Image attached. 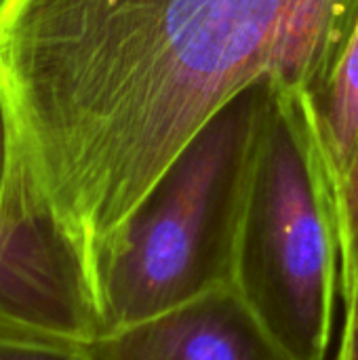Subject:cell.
<instances>
[{"instance_id": "obj_1", "label": "cell", "mask_w": 358, "mask_h": 360, "mask_svg": "<svg viewBox=\"0 0 358 360\" xmlns=\"http://www.w3.org/2000/svg\"><path fill=\"white\" fill-rule=\"evenodd\" d=\"M358 0H0V86L19 177L95 308L127 226L253 89L327 95Z\"/></svg>"}, {"instance_id": "obj_2", "label": "cell", "mask_w": 358, "mask_h": 360, "mask_svg": "<svg viewBox=\"0 0 358 360\" xmlns=\"http://www.w3.org/2000/svg\"><path fill=\"white\" fill-rule=\"evenodd\" d=\"M241 152L245 188L230 287L298 360H327L340 293L335 202L321 101L249 93Z\"/></svg>"}, {"instance_id": "obj_3", "label": "cell", "mask_w": 358, "mask_h": 360, "mask_svg": "<svg viewBox=\"0 0 358 360\" xmlns=\"http://www.w3.org/2000/svg\"><path fill=\"white\" fill-rule=\"evenodd\" d=\"M243 112L245 103L232 105L200 135L108 255L99 338L230 287L245 188Z\"/></svg>"}, {"instance_id": "obj_4", "label": "cell", "mask_w": 358, "mask_h": 360, "mask_svg": "<svg viewBox=\"0 0 358 360\" xmlns=\"http://www.w3.org/2000/svg\"><path fill=\"white\" fill-rule=\"evenodd\" d=\"M0 331L93 344L99 319L87 276L44 219L0 205Z\"/></svg>"}, {"instance_id": "obj_5", "label": "cell", "mask_w": 358, "mask_h": 360, "mask_svg": "<svg viewBox=\"0 0 358 360\" xmlns=\"http://www.w3.org/2000/svg\"><path fill=\"white\" fill-rule=\"evenodd\" d=\"M91 348L97 360H298L232 287L97 338Z\"/></svg>"}, {"instance_id": "obj_6", "label": "cell", "mask_w": 358, "mask_h": 360, "mask_svg": "<svg viewBox=\"0 0 358 360\" xmlns=\"http://www.w3.org/2000/svg\"><path fill=\"white\" fill-rule=\"evenodd\" d=\"M321 131L327 173L338 209L358 148V25L321 101Z\"/></svg>"}, {"instance_id": "obj_7", "label": "cell", "mask_w": 358, "mask_h": 360, "mask_svg": "<svg viewBox=\"0 0 358 360\" xmlns=\"http://www.w3.org/2000/svg\"><path fill=\"white\" fill-rule=\"evenodd\" d=\"M340 243V295L344 297L358 272V148L335 209Z\"/></svg>"}, {"instance_id": "obj_8", "label": "cell", "mask_w": 358, "mask_h": 360, "mask_svg": "<svg viewBox=\"0 0 358 360\" xmlns=\"http://www.w3.org/2000/svg\"><path fill=\"white\" fill-rule=\"evenodd\" d=\"M0 360H97L91 344L0 331Z\"/></svg>"}, {"instance_id": "obj_9", "label": "cell", "mask_w": 358, "mask_h": 360, "mask_svg": "<svg viewBox=\"0 0 358 360\" xmlns=\"http://www.w3.org/2000/svg\"><path fill=\"white\" fill-rule=\"evenodd\" d=\"M19 173V148L13 116L6 103V95L0 86V205L8 207V198Z\"/></svg>"}, {"instance_id": "obj_10", "label": "cell", "mask_w": 358, "mask_h": 360, "mask_svg": "<svg viewBox=\"0 0 358 360\" xmlns=\"http://www.w3.org/2000/svg\"><path fill=\"white\" fill-rule=\"evenodd\" d=\"M342 300L346 304V319L340 340V352L335 360H358V272L350 291Z\"/></svg>"}]
</instances>
